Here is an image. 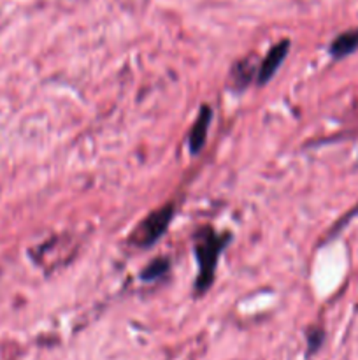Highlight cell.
<instances>
[{
  "mask_svg": "<svg viewBox=\"0 0 358 360\" xmlns=\"http://www.w3.org/2000/svg\"><path fill=\"white\" fill-rule=\"evenodd\" d=\"M288 49H290V41H279L277 44H274L269 49V53L265 55V58L260 63L258 70H256V83L265 84L269 83L270 77L277 72V69L281 67V63L284 62L288 55Z\"/></svg>",
  "mask_w": 358,
  "mask_h": 360,
  "instance_id": "cell-3",
  "label": "cell"
},
{
  "mask_svg": "<svg viewBox=\"0 0 358 360\" xmlns=\"http://www.w3.org/2000/svg\"><path fill=\"white\" fill-rule=\"evenodd\" d=\"M358 49V28H353V30L343 32L340 35H337L336 39L330 44L329 53L336 60L344 58V56L351 55L353 51Z\"/></svg>",
  "mask_w": 358,
  "mask_h": 360,
  "instance_id": "cell-5",
  "label": "cell"
},
{
  "mask_svg": "<svg viewBox=\"0 0 358 360\" xmlns=\"http://www.w3.org/2000/svg\"><path fill=\"white\" fill-rule=\"evenodd\" d=\"M230 234H218L214 229L204 227L195 236V259L199 262V274H197L195 290L204 294L211 287L216 273L218 260L223 253L225 246L230 243Z\"/></svg>",
  "mask_w": 358,
  "mask_h": 360,
  "instance_id": "cell-1",
  "label": "cell"
},
{
  "mask_svg": "<svg viewBox=\"0 0 358 360\" xmlns=\"http://www.w3.org/2000/svg\"><path fill=\"white\" fill-rule=\"evenodd\" d=\"M234 83L237 88H244L251 83V79L255 77L256 79V72L253 69L251 60H244V62H239L237 65H234Z\"/></svg>",
  "mask_w": 358,
  "mask_h": 360,
  "instance_id": "cell-6",
  "label": "cell"
},
{
  "mask_svg": "<svg viewBox=\"0 0 358 360\" xmlns=\"http://www.w3.org/2000/svg\"><path fill=\"white\" fill-rule=\"evenodd\" d=\"M323 340H325V333H323L319 327H314V329L307 330V348L309 354H314L319 347L323 345Z\"/></svg>",
  "mask_w": 358,
  "mask_h": 360,
  "instance_id": "cell-8",
  "label": "cell"
},
{
  "mask_svg": "<svg viewBox=\"0 0 358 360\" xmlns=\"http://www.w3.org/2000/svg\"><path fill=\"white\" fill-rule=\"evenodd\" d=\"M172 217H174V207H172V204H167V206H161L160 210L153 211V213L144 218L142 224L133 232L132 241L139 248H147V246L154 245L165 234V231L171 225Z\"/></svg>",
  "mask_w": 358,
  "mask_h": 360,
  "instance_id": "cell-2",
  "label": "cell"
},
{
  "mask_svg": "<svg viewBox=\"0 0 358 360\" xmlns=\"http://www.w3.org/2000/svg\"><path fill=\"white\" fill-rule=\"evenodd\" d=\"M168 259H164V257H160V259H154L153 262L147 264L146 267L142 269V273H140V280L142 281H154V280H160L161 276H165V273L168 271Z\"/></svg>",
  "mask_w": 358,
  "mask_h": 360,
  "instance_id": "cell-7",
  "label": "cell"
},
{
  "mask_svg": "<svg viewBox=\"0 0 358 360\" xmlns=\"http://www.w3.org/2000/svg\"><path fill=\"white\" fill-rule=\"evenodd\" d=\"M211 120H213V109L209 105H202L199 116H197L195 123H193L192 130H190L188 143H190V151L193 155L199 153L204 148L207 139V130L211 127Z\"/></svg>",
  "mask_w": 358,
  "mask_h": 360,
  "instance_id": "cell-4",
  "label": "cell"
}]
</instances>
